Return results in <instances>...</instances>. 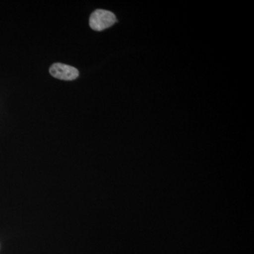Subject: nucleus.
Wrapping results in <instances>:
<instances>
[{
    "label": "nucleus",
    "mask_w": 254,
    "mask_h": 254,
    "mask_svg": "<svg viewBox=\"0 0 254 254\" xmlns=\"http://www.w3.org/2000/svg\"><path fill=\"white\" fill-rule=\"evenodd\" d=\"M115 15L105 9H96L92 13L89 18L90 27L96 31H102L111 27L116 23Z\"/></svg>",
    "instance_id": "f257e3e1"
},
{
    "label": "nucleus",
    "mask_w": 254,
    "mask_h": 254,
    "mask_svg": "<svg viewBox=\"0 0 254 254\" xmlns=\"http://www.w3.org/2000/svg\"><path fill=\"white\" fill-rule=\"evenodd\" d=\"M49 71L52 76L63 81H73L79 76L77 68L63 63L53 64Z\"/></svg>",
    "instance_id": "f03ea898"
}]
</instances>
